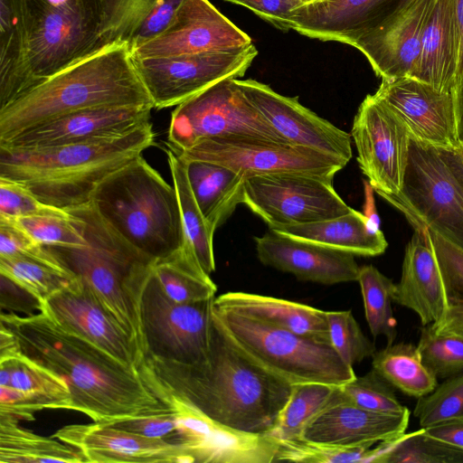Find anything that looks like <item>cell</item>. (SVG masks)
<instances>
[{"label":"cell","instance_id":"1","mask_svg":"<svg viewBox=\"0 0 463 463\" xmlns=\"http://www.w3.org/2000/svg\"><path fill=\"white\" fill-rule=\"evenodd\" d=\"M153 392L171 394L231 428L269 435L292 384L250 357L213 310L210 347L200 363L146 356L138 368Z\"/></svg>","mask_w":463,"mask_h":463},{"label":"cell","instance_id":"2","mask_svg":"<svg viewBox=\"0 0 463 463\" xmlns=\"http://www.w3.org/2000/svg\"><path fill=\"white\" fill-rule=\"evenodd\" d=\"M0 324L15 335L22 354L66 382L72 410L94 422L109 424L168 407L138 369L67 332L42 311L32 316L1 311Z\"/></svg>","mask_w":463,"mask_h":463},{"label":"cell","instance_id":"3","mask_svg":"<svg viewBox=\"0 0 463 463\" xmlns=\"http://www.w3.org/2000/svg\"><path fill=\"white\" fill-rule=\"evenodd\" d=\"M155 144L150 121L113 137L41 149L0 148V177L24 184L46 204H87L99 184Z\"/></svg>","mask_w":463,"mask_h":463},{"label":"cell","instance_id":"4","mask_svg":"<svg viewBox=\"0 0 463 463\" xmlns=\"http://www.w3.org/2000/svg\"><path fill=\"white\" fill-rule=\"evenodd\" d=\"M151 106L126 44L72 64L0 109V141L63 115L102 106Z\"/></svg>","mask_w":463,"mask_h":463},{"label":"cell","instance_id":"5","mask_svg":"<svg viewBox=\"0 0 463 463\" xmlns=\"http://www.w3.org/2000/svg\"><path fill=\"white\" fill-rule=\"evenodd\" d=\"M90 203L112 230L153 261L184 246L176 191L142 156L104 178Z\"/></svg>","mask_w":463,"mask_h":463},{"label":"cell","instance_id":"6","mask_svg":"<svg viewBox=\"0 0 463 463\" xmlns=\"http://www.w3.org/2000/svg\"><path fill=\"white\" fill-rule=\"evenodd\" d=\"M66 211L80 220L86 244L44 247L91 288L145 357L139 303L155 261L123 240L90 203Z\"/></svg>","mask_w":463,"mask_h":463},{"label":"cell","instance_id":"7","mask_svg":"<svg viewBox=\"0 0 463 463\" xmlns=\"http://www.w3.org/2000/svg\"><path fill=\"white\" fill-rule=\"evenodd\" d=\"M24 11L28 43L24 94L105 49L101 0H24Z\"/></svg>","mask_w":463,"mask_h":463},{"label":"cell","instance_id":"8","mask_svg":"<svg viewBox=\"0 0 463 463\" xmlns=\"http://www.w3.org/2000/svg\"><path fill=\"white\" fill-rule=\"evenodd\" d=\"M413 224L463 250V165L454 149L411 138L401 192L383 197Z\"/></svg>","mask_w":463,"mask_h":463},{"label":"cell","instance_id":"9","mask_svg":"<svg viewBox=\"0 0 463 463\" xmlns=\"http://www.w3.org/2000/svg\"><path fill=\"white\" fill-rule=\"evenodd\" d=\"M235 343L255 362L290 384L340 386L356 375L329 343L298 335L214 306Z\"/></svg>","mask_w":463,"mask_h":463},{"label":"cell","instance_id":"10","mask_svg":"<svg viewBox=\"0 0 463 463\" xmlns=\"http://www.w3.org/2000/svg\"><path fill=\"white\" fill-rule=\"evenodd\" d=\"M242 137L288 143L247 100L235 79L217 82L171 114L168 141L179 152L206 139Z\"/></svg>","mask_w":463,"mask_h":463},{"label":"cell","instance_id":"11","mask_svg":"<svg viewBox=\"0 0 463 463\" xmlns=\"http://www.w3.org/2000/svg\"><path fill=\"white\" fill-rule=\"evenodd\" d=\"M214 298L175 302L162 291L152 269L139 303L145 357L186 364L203 362L210 347Z\"/></svg>","mask_w":463,"mask_h":463},{"label":"cell","instance_id":"12","mask_svg":"<svg viewBox=\"0 0 463 463\" xmlns=\"http://www.w3.org/2000/svg\"><path fill=\"white\" fill-rule=\"evenodd\" d=\"M269 230L335 218L352 209L333 179L304 172H279L245 179L243 202Z\"/></svg>","mask_w":463,"mask_h":463},{"label":"cell","instance_id":"13","mask_svg":"<svg viewBox=\"0 0 463 463\" xmlns=\"http://www.w3.org/2000/svg\"><path fill=\"white\" fill-rule=\"evenodd\" d=\"M257 54L250 44L190 55L132 58L154 109H161L177 106L221 80L242 77Z\"/></svg>","mask_w":463,"mask_h":463},{"label":"cell","instance_id":"14","mask_svg":"<svg viewBox=\"0 0 463 463\" xmlns=\"http://www.w3.org/2000/svg\"><path fill=\"white\" fill-rule=\"evenodd\" d=\"M351 137L358 165L374 191L383 198L398 194L411 138L404 123L375 94L367 95L354 118Z\"/></svg>","mask_w":463,"mask_h":463},{"label":"cell","instance_id":"15","mask_svg":"<svg viewBox=\"0 0 463 463\" xmlns=\"http://www.w3.org/2000/svg\"><path fill=\"white\" fill-rule=\"evenodd\" d=\"M176 152L185 160L222 165L246 178L279 172H304L334 179L346 165L337 158L305 146L248 137L206 139Z\"/></svg>","mask_w":463,"mask_h":463},{"label":"cell","instance_id":"16","mask_svg":"<svg viewBox=\"0 0 463 463\" xmlns=\"http://www.w3.org/2000/svg\"><path fill=\"white\" fill-rule=\"evenodd\" d=\"M154 393L175 411L177 428L166 439L182 445L189 463L275 462V438L231 428L171 394Z\"/></svg>","mask_w":463,"mask_h":463},{"label":"cell","instance_id":"17","mask_svg":"<svg viewBox=\"0 0 463 463\" xmlns=\"http://www.w3.org/2000/svg\"><path fill=\"white\" fill-rule=\"evenodd\" d=\"M41 311L67 332L84 338L124 364L138 369L137 343L80 278L41 303Z\"/></svg>","mask_w":463,"mask_h":463},{"label":"cell","instance_id":"18","mask_svg":"<svg viewBox=\"0 0 463 463\" xmlns=\"http://www.w3.org/2000/svg\"><path fill=\"white\" fill-rule=\"evenodd\" d=\"M235 82L247 100L273 130L289 144L311 148L347 164L353 156L351 134L304 107L298 97H286L254 80Z\"/></svg>","mask_w":463,"mask_h":463},{"label":"cell","instance_id":"19","mask_svg":"<svg viewBox=\"0 0 463 463\" xmlns=\"http://www.w3.org/2000/svg\"><path fill=\"white\" fill-rule=\"evenodd\" d=\"M252 44L250 37L208 0H184L170 25L131 52L133 58H156L226 51Z\"/></svg>","mask_w":463,"mask_h":463},{"label":"cell","instance_id":"20","mask_svg":"<svg viewBox=\"0 0 463 463\" xmlns=\"http://www.w3.org/2000/svg\"><path fill=\"white\" fill-rule=\"evenodd\" d=\"M404 123L411 138L438 147H458L453 91L412 77L382 80L374 93Z\"/></svg>","mask_w":463,"mask_h":463},{"label":"cell","instance_id":"21","mask_svg":"<svg viewBox=\"0 0 463 463\" xmlns=\"http://www.w3.org/2000/svg\"><path fill=\"white\" fill-rule=\"evenodd\" d=\"M435 0H402L354 45L382 80L412 77Z\"/></svg>","mask_w":463,"mask_h":463},{"label":"cell","instance_id":"22","mask_svg":"<svg viewBox=\"0 0 463 463\" xmlns=\"http://www.w3.org/2000/svg\"><path fill=\"white\" fill-rule=\"evenodd\" d=\"M153 109L102 106L74 111L0 141V148L41 149L120 136L149 121Z\"/></svg>","mask_w":463,"mask_h":463},{"label":"cell","instance_id":"23","mask_svg":"<svg viewBox=\"0 0 463 463\" xmlns=\"http://www.w3.org/2000/svg\"><path fill=\"white\" fill-rule=\"evenodd\" d=\"M52 438L78 449L89 463H189L182 445L145 437L109 424H70Z\"/></svg>","mask_w":463,"mask_h":463},{"label":"cell","instance_id":"24","mask_svg":"<svg viewBox=\"0 0 463 463\" xmlns=\"http://www.w3.org/2000/svg\"><path fill=\"white\" fill-rule=\"evenodd\" d=\"M409 418V410L390 414L360 408L337 386L327 405L306 426L301 439L339 446L372 447L405 433Z\"/></svg>","mask_w":463,"mask_h":463},{"label":"cell","instance_id":"25","mask_svg":"<svg viewBox=\"0 0 463 463\" xmlns=\"http://www.w3.org/2000/svg\"><path fill=\"white\" fill-rule=\"evenodd\" d=\"M260 261L300 280L333 285L357 281L354 255L286 235L269 232L254 237Z\"/></svg>","mask_w":463,"mask_h":463},{"label":"cell","instance_id":"26","mask_svg":"<svg viewBox=\"0 0 463 463\" xmlns=\"http://www.w3.org/2000/svg\"><path fill=\"white\" fill-rule=\"evenodd\" d=\"M402 0H324L293 12L292 30L309 38L354 46Z\"/></svg>","mask_w":463,"mask_h":463},{"label":"cell","instance_id":"27","mask_svg":"<svg viewBox=\"0 0 463 463\" xmlns=\"http://www.w3.org/2000/svg\"><path fill=\"white\" fill-rule=\"evenodd\" d=\"M10 379L0 385V415L18 421L33 420L43 409L72 410V398L66 382L21 351L0 358Z\"/></svg>","mask_w":463,"mask_h":463},{"label":"cell","instance_id":"28","mask_svg":"<svg viewBox=\"0 0 463 463\" xmlns=\"http://www.w3.org/2000/svg\"><path fill=\"white\" fill-rule=\"evenodd\" d=\"M412 226L415 232L405 250L393 301L414 311L427 326L439 322L444 314L443 282L429 230Z\"/></svg>","mask_w":463,"mask_h":463},{"label":"cell","instance_id":"29","mask_svg":"<svg viewBox=\"0 0 463 463\" xmlns=\"http://www.w3.org/2000/svg\"><path fill=\"white\" fill-rule=\"evenodd\" d=\"M459 56L456 0H435L412 78L441 90L453 91L458 80Z\"/></svg>","mask_w":463,"mask_h":463},{"label":"cell","instance_id":"30","mask_svg":"<svg viewBox=\"0 0 463 463\" xmlns=\"http://www.w3.org/2000/svg\"><path fill=\"white\" fill-rule=\"evenodd\" d=\"M184 0H101V43L126 44L130 52L162 33Z\"/></svg>","mask_w":463,"mask_h":463},{"label":"cell","instance_id":"31","mask_svg":"<svg viewBox=\"0 0 463 463\" xmlns=\"http://www.w3.org/2000/svg\"><path fill=\"white\" fill-rule=\"evenodd\" d=\"M214 306L318 341L329 343L326 311L269 296L227 292Z\"/></svg>","mask_w":463,"mask_h":463},{"label":"cell","instance_id":"32","mask_svg":"<svg viewBox=\"0 0 463 463\" xmlns=\"http://www.w3.org/2000/svg\"><path fill=\"white\" fill-rule=\"evenodd\" d=\"M269 231L365 257L380 255L388 246L381 229L374 227L364 213L353 208L335 218Z\"/></svg>","mask_w":463,"mask_h":463},{"label":"cell","instance_id":"33","mask_svg":"<svg viewBox=\"0 0 463 463\" xmlns=\"http://www.w3.org/2000/svg\"><path fill=\"white\" fill-rule=\"evenodd\" d=\"M184 161L195 201L207 223L215 232L232 214L237 205L242 203L246 177L215 163Z\"/></svg>","mask_w":463,"mask_h":463},{"label":"cell","instance_id":"34","mask_svg":"<svg viewBox=\"0 0 463 463\" xmlns=\"http://www.w3.org/2000/svg\"><path fill=\"white\" fill-rule=\"evenodd\" d=\"M27 52L24 0H0V109L25 91Z\"/></svg>","mask_w":463,"mask_h":463},{"label":"cell","instance_id":"35","mask_svg":"<svg viewBox=\"0 0 463 463\" xmlns=\"http://www.w3.org/2000/svg\"><path fill=\"white\" fill-rule=\"evenodd\" d=\"M0 462L86 463L78 449L52 437L35 434L5 415H0Z\"/></svg>","mask_w":463,"mask_h":463},{"label":"cell","instance_id":"36","mask_svg":"<svg viewBox=\"0 0 463 463\" xmlns=\"http://www.w3.org/2000/svg\"><path fill=\"white\" fill-rule=\"evenodd\" d=\"M166 154L180 207L184 236V247L194 256L201 268L211 275L215 270L214 231L207 223L195 201L184 159L172 147L166 151Z\"/></svg>","mask_w":463,"mask_h":463},{"label":"cell","instance_id":"37","mask_svg":"<svg viewBox=\"0 0 463 463\" xmlns=\"http://www.w3.org/2000/svg\"><path fill=\"white\" fill-rule=\"evenodd\" d=\"M373 369L391 386L420 398L438 385L437 377L424 365L417 345L401 342L387 345L373 355Z\"/></svg>","mask_w":463,"mask_h":463},{"label":"cell","instance_id":"38","mask_svg":"<svg viewBox=\"0 0 463 463\" xmlns=\"http://www.w3.org/2000/svg\"><path fill=\"white\" fill-rule=\"evenodd\" d=\"M153 274L165 295L175 302H195L215 297L216 285L184 247L156 260Z\"/></svg>","mask_w":463,"mask_h":463},{"label":"cell","instance_id":"39","mask_svg":"<svg viewBox=\"0 0 463 463\" xmlns=\"http://www.w3.org/2000/svg\"><path fill=\"white\" fill-rule=\"evenodd\" d=\"M47 251L48 254L43 257H0V274L43 303L76 279L72 272L63 267L48 250Z\"/></svg>","mask_w":463,"mask_h":463},{"label":"cell","instance_id":"40","mask_svg":"<svg viewBox=\"0 0 463 463\" xmlns=\"http://www.w3.org/2000/svg\"><path fill=\"white\" fill-rule=\"evenodd\" d=\"M463 463V449L425 433L423 428L382 441L371 450L370 463Z\"/></svg>","mask_w":463,"mask_h":463},{"label":"cell","instance_id":"41","mask_svg":"<svg viewBox=\"0 0 463 463\" xmlns=\"http://www.w3.org/2000/svg\"><path fill=\"white\" fill-rule=\"evenodd\" d=\"M429 232L439 266L445 297L441 319L430 325L438 333L463 336V250L438 233L430 230Z\"/></svg>","mask_w":463,"mask_h":463},{"label":"cell","instance_id":"42","mask_svg":"<svg viewBox=\"0 0 463 463\" xmlns=\"http://www.w3.org/2000/svg\"><path fill=\"white\" fill-rule=\"evenodd\" d=\"M336 388L321 383L293 384L290 396L269 435L277 440L301 438L306 426L327 405Z\"/></svg>","mask_w":463,"mask_h":463},{"label":"cell","instance_id":"43","mask_svg":"<svg viewBox=\"0 0 463 463\" xmlns=\"http://www.w3.org/2000/svg\"><path fill=\"white\" fill-rule=\"evenodd\" d=\"M357 281L372 335L373 337L383 335L387 345H392L397 335L392 307L396 284L372 265L360 267Z\"/></svg>","mask_w":463,"mask_h":463},{"label":"cell","instance_id":"44","mask_svg":"<svg viewBox=\"0 0 463 463\" xmlns=\"http://www.w3.org/2000/svg\"><path fill=\"white\" fill-rule=\"evenodd\" d=\"M417 347L424 365L437 379L463 373V336L438 333L430 324L420 329Z\"/></svg>","mask_w":463,"mask_h":463},{"label":"cell","instance_id":"45","mask_svg":"<svg viewBox=\"0 0 463 463\" xmlns=\"http://www.w3.org/2000/svg\"><path fill=\"white\" fill-rule=\"evenodd\" d=\"M275 462L369 463L370 446H339L312 442L301 438L278 440Z\"/></svg>","mask_w":463,"mask_h":463},{"label":"cell","instance_id":"46","mask_svg":"<svg viewBox=\"0 0 463 463\" xmlns=\"http://www.w3.org/2000/svg\"><path fill=\"white\" fill-rule=\"evenodd\" d=\"M6 220L17 225L43 246L77 247L86 244L80 222L70 212L64 214H38Z\"/></svg>","mask_w":463,"mask_h":463},{"label":"cell","instance_id":"47","mask_svg":"<svg viewBox=\"0 0 463 463\" xmlns=\"http://www.w3.org/2000/svg\"><path fill=\"white\" fill-rule=\"evenodd\" d=\"M413 414L422 428L463 419V373L447 378L432 392L418 398Z\"/></svg>","mask_w":463,"mask_h":463},{"label":"cell","instance_id":"48","mask_svg":"<svg viewBox=\"0 0 463 463\" xmlns=\"http://www.w3.org/2000/svg\"><path fill=\"white\" fill-rule=\"evenodd\" d=\"M329 342L349 366L374 354V344L363 333L351 310L326 311Z\"/></svg>","mask_w":463,"mask_h":463},{"label":"cell","instance_id":"49","mask_svg":"<svg viewBox=\"0 0 463 463\" xmlns=\"http://www.w3.org/2000/svg\"><path fill=\"white\" fill-rule=\"evenodd\" d=\"M340 388L349 401L364 410L390 414L408 411L398 401L391 385L373 369L365 375L355 376Z\"/></svg>","mask_w":463,"mask_h":463},{"label":"cell","instance_id":"50","mask_svg":"<svg viewBox=\"0 0 463 463\" xmlns=\"http://www.w3.org/2000/svg\"><path fill=\"white\" fill-rule=\"evenodd\" d=\"M68 211L44 203L24 184L0 177V217L14 219L38 214H64Z\"/></svg>","mask_w":463,"mask_h":463},{"label":"cell","instance_id":"51","mask_svg":"<svg viewBox=\"0 0 463 463\" xmlns=\"http://www.w3.org/2000/svg\"><path fill=\"white\" fill-rule=\"evenodd\" d=\"M109 425L148 438L166 439L176 430L177 418L168 406L162 411L120 419Z\"/></svg>","mask_w":463,"mask_h":463},{"label":"cell","instance_id":"52","mask_svg":"<svg viewBox=\"0 0 463 463\" xmlns=\"http://www.w3.org/2000/svg\"><path fill=\"white\" fill-rule=\"evenodd\" d=\"M242 5L282 31L292 30L293 12L302 5L300 0H224Z\"/></svg>","mask_w":463,"mask_h":463},{"label":"cell","instance_id":"53","mask_svg":"<svg viewBox=\"0 0 463 463\" xmlns=\"http://www.w3.org/2000/svg\"><path fill=\"white\" fill-rule=\"evenodd\" d=\"M47 254L45 247L36 242L24 231L12 222L0 218V257H43Z\"/></svg>","mask_w":463,"mask_h":463},{"label":"cell","instance_id":"54","mask_svg":"<svg viewBox=\"0 0 463 463\" xmlns=\"http://www.w3.org/2000/svg\"><path fill=\"white\" fill-rule=\"evenodd\" d=\"M1 307L10 313L32 316L41 312V302L27 290L0 274ZM5 312V311H4Z\"/></svg>","mask_w":463,"mask_h":463},{"label":"cell","instance_id":"55","mask_svg":"<svg viewBox=\"0 0 463 463\" xmlns=\"http://www.w3.org/2000/svg\"><path fill=\"white\" fill-rule=\"evenodd\" d=\"M423 430L430 437L463 449V419L443 421Z\"/></svg>","mask_w":463,"mask_h":463},{"label":"cell","instance_id":"56","mask_svg":"<svg viewBox=\"0 0 463 463\" xmlns=\"http://www.w3.org/2000/svg\"><path fill=\"white\" fill-rule=\"evenodd\" d=\"M456 103L457 137L459 145H463V76L458 79L454 89Z\"/></svg>","mask_w":463,"mask_h":463},{"label":"cell","instance_id":"57","mask_svg":"<svg viewBox=\"0 0 463 463\" xmlns=\"http://www.w3.org/2000/svg\"><path fill=\"white\" fill-rule=\"evenodd\" d=\"M374 189L369 184V182H364V215L368 218L370 222L376 228L380 229V218L375 209L374 197H373Z\"/></svg>","mask_w":463,"mask_h":463},{"label":"cell","instance_id":"58","mask_svg":"<svg viewBox=\"0 0 463 463\" xmlns=\"http://www.w3.org/2000/svg\"><path fill=\"white\" fill-rule=\"evenodd\" d=\"M456 14L460 33V56L458 65L459 79L463 76V0H456Z\"/></svg>","mask_w":463,"mask_h":463},{"label":"cell","instance_id":"59","mask_svg":"<svg viewBox=\"0 0 463 463\" xmlns=\"http://www.w3.org/2000/svg\"><path fill=\"white\" fill-rule=\"evenodd\" d=\"M455 151L457 152L463 165V145H458V147L455 148Z\"/></svg>","mask_w":463,"mask_h":463},{"label":"cell","instance_id":"60","mask_svg":"<svg viewBox=\"0 0 463 463\" xmlns=\"http://www.w3.org/2000/svg\"><path fill=\"white\" fill-rule=\"evenodd\" d=\"M324 0H300L302 5L322 2Z\"/></svg>","mask_w":463,"mask_h":463}]
</instances>
